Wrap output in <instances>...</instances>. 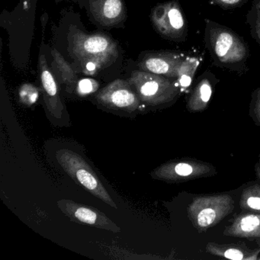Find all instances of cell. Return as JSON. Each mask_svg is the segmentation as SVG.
<instances>
[{
    "instance_id": "21",
    "label": "cell",
    "mask_w": 260,
    "mask_h": 260,
    "mask_svg": "<svg viewBox=\"0 0 260 260\" xmlns=\"http://www.w3.org/2000/svg\"><path fill=\"white\" fill-rule=\"evenodd\" d=\"M249 115L254 124L260 127V86L255 89L251 95Z\"/></svg>"
},
{
    "instance_id": "5",
    "label": "cell",
    "mask_w": 260,
    "mask_h": 260,
    "mask_svg": "<svg viewBox=\"0 0 260 260\" xmlns=\"http://www.w3.org/2000/svg\"><path fill=\"white\" fill-rule=\"evenodd\" d=\"M56 159L61 168L77 183L97 199L117 209L109 191L99 179L98 175L87 161L79 153L69 149H61L56 153Z\"/></svg>"
},
{
    "instance_id": "24",
    "label": "cell",
    "mask_w": 260,
    "mask_h": 260,
    "mask_svg": "<svg viewBox=\"0 0 260 260\" xmlns=\"http://www.w3.org/2000/svg\"><path fill=\"white\" fill-rule=\"evenodd\" d=\"M254 170H255V176H256L257 179L260 182V162H257L254 166Z\"/></svg>"
},
{
    "instance_id": "22",
    "label": "cell",
    "mask_w": 260,
    "mask_h": 260,
    "mask_svg": "<svg viewBox=\"0 0 260 260\" xmlns=\"http://www.w3.org/2000/svg\"><path fill=\"white\" fill-rule=\"evenodd\" d=\"M99 86L98 82L93 79H82L79 80L75 91L80 96H86L96 92Z\"/></svg>"
},
{
    "instance_id": "17",
    "label": "cell",
    "mask_w": 260,
    "mask_h": 260,
    "mask_svg": "<svg viewBox=\"0 0 260 260\" xmlns=\"http://www.w3.org/2000/svg\"><path fill=\"white\" fill-rule=\"evenodd\" d=\"M200 63V59L194 56H187L184 60L177 77L182 93L188 94L191 91V84Z\"/></svg>"
},
{
    "instance_id": "8",
    "label": "cell",
    "mask_w": 260,
    "mask_h": 260,
    "mask_svg": "<svg viewBox=\"0 0 260 260\" xmlns=\"http://www.w3.org/2000/svg\"><path fill=\"white\" fill-rule=\"evenodd\" d=\"M95 100L103 107L126 112H135L141 103L129 82L123 80H115L102 89Z\"/></svg>"
},
{
    "instance_id": "2",
    "label": "cell",
    "mask_w": 260,
    "mask_h": 260,
    "mask_svg": "<svg viewBox=\"0 0 260 260\" xmlns=\"http://www.w3.org/2000/svg\"><path fill=\"white\" fill-rule=\"evenodd\" d=\"M70 54L85 74L93 75L115 61L117 44L103 34H86L76 31L70 38Z\"/></svg>"
},
{
    "instance_id": "13",
    "label": "cell",
    "mask_w": 260,
    "mask_h": 260,
    "mask_svg": "<svg viewBox=\"0 0 260 260\" xmlns=\"http://www.w3.org/2000/svg\"><path fill=\"white\" fill-rule=\"evenodd\" d=\"M223 234L226 237L260 240V214L246 212L237 214L231 224L225 226Z\"/></svg>"
},
{
    "instance_id": "12",
    "label": "cell",
    "mask_w": 260,
    "mask_h": 260,
    "mask_svg": "<svg viewBox=\"0 0 260 260\" xmlns=\"http://www.w3.org/2000/svg\"><path fill=\"white\" fill-rule=\"evenodd\" d=\"M218 82V79L209 71L202 74L187 97V111L189 113L196 114L206 110Z\"/></svg>"
},
{
    "instance_id": "11",
    "label": "cell",
    "mask_w": 260,
    "mask_h": 260,
    "mask_svg": "<svg viewBox=\"0 0 260 260\" xmlns=\"http://www.w3.org/2000/svg\"><path fill=\"white\" fill-rule=\"evenodd\" d=\"M186 57L183 53L172 51L149 53L143 57L139 66L141 71L177 79L179 70Z\"/></svg>"
},
{
    "instance_id": "9",
    "label": "cell",
    "mask_w": 260,
    "mask_h": 260,
    "mask_svg": "<svg viewBox=\"0 0 260 260\" xmlns=\"http://www.w3.org/2000/svg\"><path fill=\"white\" fill-rule=\"evenodd\" d=\"M57 205L62 213L72 221L113 233L121 232V228L115 222L93 207L77 203L69 199H61L57 202Z\"/></svg>"
},
{
    "instance_id": "10",
    "label": "cell",
    "mask_w": 260,
    "mask_h": 260,
    "mask_svg": "<svg viewBox=\"0 0 260 260\" xmlns=\"http://www.w3.org/2000/svg\"><path fill=\"white\" fill-rule=\"evenodd\" d=\"M39 71L44 101L47 109L54 120L61 121L66 118V109L60 97L57 82L44 54L39 56Z\"/></svg>"
},
{
    "instance_id": "15",
    "label": "cell",
    "mask_w": 260,
    "mask_h": 260,
    "mask_svg": "<svg viewBox=\"0 0 260 260\" xmlns=\"http://www.w3.org/2000/svg\"><path fill=\"white\" fill-rule=\"evenodd\" d=\"M94 19L105 26L118 25L126 16L122 0H89Z\"/></svg>"
},
{
    "instance_id": "27",
    "label": "cell",
    "mask_w": 260,
    "mask_h": 260,
    "mask_svg": "<svg viewBox=\"0 0 260 260\" xmlns=\"http://www.w3.org/2000/svg\"><path fill=\"white\" fill-rule=\"evenodd\" d=\"M258 260H260V255H259V256H258Z\"/></svg>"
},
{
    "instance_id": "4",
    "label": "cell",
    "mask_w": 260,
    "mask_h": 260,
    "mask_svg": "<svg viewBox=\"0 0 260 260\" xmlns=\"http://www.w3.org/2000/svg\"><path fill=\"white\" fill-rule=\"evenodd\" d=\"M234 208L235 202L231 194H202L193 198L187 207V216L193 228L202 234L220 223Z\"/></svg>"
},
{
    "instance_id": "16",
    "label": "cell",
    "mask_w": 260,
    "mask_h": 260,
    "mask_svg": "<svg viewBox=\"0 0 260 260\" xmlns=\"http://www.w3.org/2000/svg\"><path fill=\"white\" fill-rule=\"evenodd\" d=\"M51 54H52L53 60H54L52 63L53 68H55L56 71L60 75L62 83L66 86L67 92L71 93L76 90V88H77L79 81L77 75L72 67L65 60L63 56L57 50H52Z\"/></svg>"
},
{
    "instance_id": "6",
    "label": "cell",
    "mask_w": 260,
    "mask_h": 260,
    "mask_svg": "<svg viewBox=\"0 0 260 260\" xmlns=\"http://www.w3.org/2000/svg\"><path fill=\"white\" fill-rule=\"evenodd\" d=\"M217 174V168L211 162L185 157L164 162L152 172L151 176L168 183H183Z\"/></svg>"
},
{
    "instance_id": "20",
    "label": "cell",
    "mask_w": 260,
    "mask_h": 260,
    "mask_svg": "<svg viewBox=\"0 0 260 260\" xmlns=\"http://www.w3.org/2000/svg\"><path fill=\"white\" fill-rule=\"evenodd\" d=\"M19 100L27 106L34 105L39 100V89L30 83L22 85L19 89Z\"/></svg>"
},
{
    "instance_id": "3",
    "label": "cell",
    "mask_w": 260,
    "mask_h": 260,
    "mask_svg": "<svg viewBox=\"0 0 260 260\" xmlns=\"http://www.w3.org/2000/svg\"><path fill=\"white\" fill-rule=\"evenodd\" d=\"M128 82L141 103L150 107H168L182 93L177 79L146 71H134Z\"/></svg>"
},
{
    "instance_id": "1",
    "label": "cell",
    "mask_w": 260,
    "mask_h": 260,
    "mask_svg": "<svg viewBox=\"0 0 260 260\" xmlns=\"http://www.w3.org/2000/svg\"><path fill=\"white\" fill-rule=\"evenodd\" d=\"M204 41L214 65L239 74L247 71L249 46L235 31L206 20Z\"/></svg>"
},
{
    "instance_id": "7",
    "label": "cell",
    "mask_w": 260,
    "mask_h": 260,
    "mask_svg": "<svg viewBox=\"0 0 260 260\" xmlns=\"http://www.w3.org/2000/svg\"><path fill=\"white\" fill-rule=\"evenodd\" d=\"M151 21L158 33L169 40L184 42L188 36V25L178 1H169L152 10Z\"/></svg>"
},
{
    "instance_id": "26",
    "label": "cell",
    "mask_w": 260,
    "mask_h": 260,
    "mask_svg": "<svg viewBox=\"0 0 260 260\" xmlns=\"http://www.w3.org/2000/svg\"><path fill=\"white\" fill-rule=\"evenodd\" d=\"M258 159H259V162H260V152H259V154H258Z\"/></svg>"
},
{
    "instance_id": "19",
    "label": "cell",
    "mask_w": 260,
    "mask_h": 260,
    "mask_svg": "<svg viewBox=\"0 0 260 260\" xmlns=\"http://www.w3.org/2000/svg\"><path fill=\"white\" fill-rule=\"evenodd\" d=\"M246 22L250 28L252 39L260 45V10L253 4L248 12Z\"/></svg>"
},
{
    "instance_id": "23",
    "label": "cell",
    "mask_w": 260,
    "mask_h": 260,
    "mask_svg": "<svg viewBox=\"0 0 260 260\" xmlns=\"http://www.w3.org/2000/svg\"><path fill=\"white\" fill-rule=\"evenodd\" d=\"M210 4L220 7L223 10H229L240 7L247 4L249 0H209Z\"/></svg>"
},
{
    "instance_id": "25",
    "label": "cell",
    "mask_w": 260,
    "mask_h": 260,
    "mask_svg": "<svg viewBox=\"0 0 260 260\" xmlns=\"http://www.w3.org/2000/svg\"><path fill=\"white\" fill-rule=\"evenodd\" d=\"M253 5H255L258 10H260V0H253V3H252Z\"/></svg>"
},
{
    "instance_id": "14",
    "label": "cell",
    "mask_w": 260,
    "mask_h": 260,
    "mask_svg": "<svg viewBox=\"0 0 260 260\" xmlns=\"http://www.w3.org/2000/svg\"><path fill=\"white\" fill-rule=\"evenodd\" d=\"M207 253L220 258L233 260H258L260 254V241L256 247L250 248L244 243H220L208 242L205 246Z\"/></svg>"
},
{
    "instance_id": "18",
    "label": "cell",
    "mask_w": 260,
    "mask_h": 260,
    "mask_svg": "<svg viewBox=\"0 0 260 260\" xmlns=\"http://www.w3.org/2000/svg\"><path fill=\"white\" fill-rule=\"evenodd\" d=\"M240 209L245 212L260 214V184L246 187L242 191L239 202Z\"/></svg>"
}]
</instances>
